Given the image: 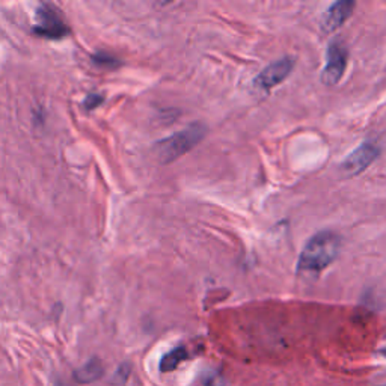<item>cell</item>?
<instances>
[{
	"instance_id": "obj_1",
	"label": "cell",
	"mask_w": 386,
	"mask_h": 386,
	"mask_svg": "<svg viewBox=\"0 0 386 386\" xmlns=\"http://www.w3.org/2000/svg\"><path fill=\"white\" fill-rule=\"evenodd\" d=\"M341 249V239L332 231L317 232L306 241L298 261V272L306 275H317L329 267L337 260Z\"/></svg>"
},
{
	"instance_id": "obj_2",
	"label": "cell",
	"mask_w": 386,
	"mask_h": 386,
	"mask_svg": "<svg viewBox=\"0 0 386 386\" xmlns=\"http://www.w3.org/2000/svg\"><path fill=\"white\" fill-rule=\"evenodd\" d=\"M207 127L201 123H195L189 125L184 130H181L176 134L169 136L160 142L156 143V153L158 160L162 163H171L177 160L178 157L186 154L193 147L206 138Z\"/></svg>"
},
{
	"instance_id": "obj_3",
	"label": "cell",
	"mask_w": 386,
	"mask_h": 386,
	"mask_svg": "<svg viewBox=\"0 0 386 386\" xmlns=\"http://www.w3.org/2000/svg\"><path fill=\"white\" fill-rule=\"evenodd\" d=\"M34 32L50 40H60L68 34L65 21L51 5H40L36 10V25Z\"/></svg>"
},
{
	"instance_id": "obj_4",
	"label": "cell",
	"mask_w": 386,
	"mask_h": 386,
	"mask_svg": "<svg viewBox=\"0 0 386 386\" xmlns=\"http://www.w3.org/2000/svg\"><path fill=\"white\" fill-rule=\"evenodd\" d=\"M347 67V49L339 41L329 44L326 53V65L322 74L324 85H337L341 80Z\"/></svg>"
},
{
	"instance_id": "obj_5",
	"label": "cell",
	"mask_w": 386,
	"mask_h": 386,
	"mask_svg": "<svg viewBox=\"0 0 386 386\" xmlns=\"http://www.w3.org/2000/svg\"><path fill=\"white\" fill-rule=\"evenodd\" d=\"M294 68V59L291 56L281 58L276 62L267 65L264 70L255 77V85L261 89H272L282 83Z\"/></svg>"
},
{
	"instance_id": "obj_6",
	"label": "cell",
	"mask_w": 386,
	"mask_h": 386,
	"mask_svg": "<svg viewBox=\"0 0 386 386\" xmlns=\"http://www.w3.org/2000/svg\"><path fill=\"white\" fill-rule=\"evenodd\" d=\"M381 154V149L373 142H364L361 147L347 156L343 163V169L349 173H359L365 171Z\"/></svg>"
},
{
	"instance_id": "obj_7",
	"label": "cell",
	"mask_w": 386,
	"mask_h": 386,
	"mask_svg": "<svg viewBox=\"0 0 386 386\" xmlns=\"http://www.w3.org/2000/svg\"><path fill=\"white\" fill-rule=\"evenodd\" d=\"M354 6L357 5H354V2H350V0H343V2H337L334 5H330L329 10L323 17L324 30L332 32V30L341 27L344 23L352 17Z\"/></svg>"
},
{
	"instance_id": "obj_8",
	"label": "cell",
	"mask_w": 386,
	"mask_h": 386,
	"mask_svg": "<svg viewBox=\"0 0 386 386\" xmlns=\"http://www.w3.org/2000/svg\"><path fill=\"white\" fill-rule=\"evenodd\" d=\"M104 368L100 359H91L88 364L80 367L74 372V379L77 383H93L101 379Z\"/></svg>"
},
{
	"instance_id": "obj_9",
	"label": "cell",
	"mask_w": 386,
	"mask_h": 386,
	"mask_svg": "<svg viewBox=\"0 0 386 386\" xmlns=\"http://www.w3.org/2000/svg\"><path fill=\"white\" fill-rule=\"evenodd\" d=\"M187 359V350L184 347H177L165 354L160 361V372L162 373H171L173 370L178 368L181 362Z\"/></svg>"
},
{
	"instance_id": "obj_10",
	"label": "cell",
	"mask_w": 386,
	"mask_h": 386,
	"mask_svg": "<svg viewBox=\"0 0 386 386\" xmlns=\"http://www.w3.org/2000/svg\"><path fill=\"white\" fill-rule=\"evenodd\" d=\"M103 101V97L101 95H88L86 97V101H85V106H86V109L88 110H93L95 109L97 106H100Z\"/></svg>"
},
{
	"instance_id": "obj_11",
	"label": "cell",
	"mask_w": 386,
	"mask_h": 386,
	"mask_svg": "<svg viewBox=\"0 0 386 386\" xmlns=\"http://www.w3.org/2000/svg\"><path fill=\"white\" fill-rule=\"evenodd\" d=\"M94 59H95L97 64H104V65H108V67H110L112 64H118V60L110 58L109 55H97Z\"/></svg>"
},
{
	"instance_id": "obj_12",
	"label": "cell",
	"mask_w": 386,
	"mask_h": 386,
	"mask_svg": "<svg viewBox=\"0 0 386 386\" xmlns=\"http://www.w3.org/2000/svg\"><path fill=\"white\" fill-rule=\"evenodd\" d=\"M204 386H225V385H224V379L221 376H213V377H210L207 383Z\"/></svg>"
},
{
	"instance_id": "obj_13",
	"label": "cell",
	"mask_w": 386,
	"mask_h": 386,
	"mask_svg": "<svg viewBox=\"0 0 386 386\" xmlns=\"http://www.w3.org/2000/svg\"><path fill=\"white\" fill-rule=\"evenodd\" d=\"M381 353H382V354H383V357L386 358V349H382V350H381Z\"/></svg>"
}]
</instances>
